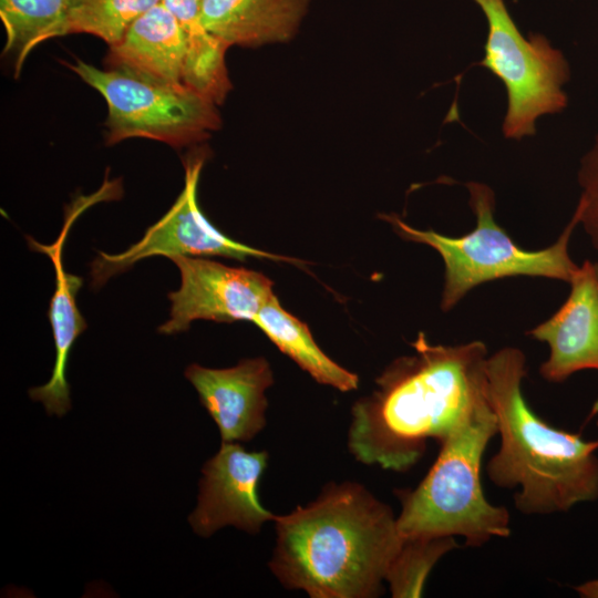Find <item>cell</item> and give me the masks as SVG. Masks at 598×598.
Returning a JSON list of instances; mask_svg holds the SVG:
<instances>
[{
    "label": "cell",
    "mask_w": 598,
    "mask_h": 598,
    "mask_svg": "<svg viewBox=\"0 0 598 598\" xmlns=\"http://www.w3.org/2000/svg\"><path fill=\"white\" fill-rule=\"evenodd\" d=\"M411 346L414 353L392 361L351 409L348 446L363 464L408 471L427 440L442 442L485 394L484 342L432 344L421 332Z\"/></svg>",
    "instance_id": "6da1fadb"
},
{
    "label": "cell",
    "mask_w": 598,
    "mask_h": 598,
    "mask_svg": "<svg viewBox=\"0 0 598 598\" xmlns=\"http://www.w3.org/2000/svg\"><path fill=\"white\" fill-rule=\"evenodd\" d=\"M274 523L271 573L312 598L380 596L403 542L392 508L357 482L330 483Z\"/></svg>",
    "instance_id": "7a4b0ae2"
},
{
    "label": "cell",
    "mask_w": 598,
    "mask_h": 598,
    "mask_svg": "<svg viewBox=\"0 0 598 598\" xmlns=\"http://www.w3.org/2000/svg\"><path fill=\"white\" fill-rule=\"evenodd\" d=\"M485 393L501 445L486 471L501 488H518L515 507L525 515L568 512L598 499V440L554 427L526 402V358L514 347L487 357Z\"/></svg>",
    "instance_id": "3957f363"
},
{
    "label": "cell",
    "mask_w": 598,
    "mask_h": 598,
    "mask_svg": "<svg viewBox=\"0 0 598 598\" xmlns=\"http://www.w3.org/2000/svg\"><path fill=\"white\" fill-rule=\"evenodd\" d=\"M497 422L486 393L440 442V453L413 489H396V516L402 538L461 536L465 546L481 547L511 535L509 512L489 503L483 492V454Z\"/></svg>",
    "instance_id": "277c9868"
},
{
    "label": "cell",
    "mask_w": 598,
    "mask_h": 598,
    "mask_svg": "<svg viewBox=\"0 0 598 598\" xmlns=\"http://www.w3.org/2000/svg\"><path fill=\"white\" fill-rule=\"evenodd\" d=\"M465 186L476 218L475 227L465 235L450 237L432 229L414 228L395 215L383 216L399 236L432 247L443 259V311L453 309L474 287L502 278L526 276L570 282L579 267L569 254L571 235L579 226L575 213L553 245L527 250L496 223L494 190L480 182H468Z\"/></svg>",
    "instance_id": "5b68a950"
},
{
    "label": "cell",
    "mask_w": 598,
    "mask_h": 598,
    "mask_svg": "<svg viewBox=\"0 0 598 598\" xmlns=\"http://www.w3.org/2000/svg\"><path fill=\"white\" fill-rule=\"evenodd\" d=\"M65 64L105 100L107 145L137 137L182 148L209 138L221 125L217 104L193 89L171 87L115 69H99L80 59Z\"/></svg>",
    "instance_id": "8992f818"
},
{
    "label": "cell",
    "mask_w": 598,
    "mask_h": 598,
    "mask_svg": "<svg viewBox=\"0 0 598 598\" xmlns=\"http://www.w3.org/2000/svg\"><path fill=\"white\" fill-rule=\"evenodd\" d=\"M473 1L488 25L484 56L476 64L498 78L507 93L503 135L516 141L533 136L540 116L567 107L563 86L570 78L568 62L545 35L530 32L524 38L504 0Z\"/></svg>",
    "instance_id": "52a82bcc"
},
{
    "label": "cell",
    "mask_w": 598,
    "mask_h": 598,
    "mask_svg": "<svg viewBox=\"0 0 598 598\" xmlns=\"http://www.w3.org/2000/svg\"><path fill=\"white\" fill-rule=\"evenodd\" d=\"M205 161L206 153L202 151L186 157L183 190L167 213L150 226L136 244L116 255L99 251L91 264L93 289L97 290L111 277L153 256H221L237 260L255 257L298 261L236 241L212 225L197 204V185Z\"/></svg>",
    "instance_id": "ba28073f"
},
{
    "label": "cell",
    "mask_w": 598,
    "mask_h": 598,
    "mask_svg": "<svg viewBox=\"0 0 598 598\" xmlns=\"http://www.w3.org/2000/svg\"><path fill=\"white\" fill-rule=\"evenodd\" d=\"M181 274V287L168 293L169 318L158 332L175 334L195 320L251 321L275 296L272 281L243 267H229L205 258H169Z\"/></svg>",
    "instance_id": "9c48e42d"
},
{
    "label": "cell",
    "mask_w": 598,
    "mask_h": 598,
    "mask_svg": "<svg viewBox=\"0 0 598 598\" xmlns=\"http://www.w3.org/2000/svg\"><path fill=\"white\" fill-rule=\"evenodd\" d=\"M268 463L266 451L248 452L236 442H223L219 451L203 466L198 503L189 515L193 530L208 537L233 525L257 534L277 515L259 502L257 487Z\"/></svg>",
    "instance_id": "30bf717a"
},
{
    "label": "cell",
    "mask_w": 598,
    "mask_h": 598,
    "mask_svg": "<svg viewBox=\"0 0 598 598\" xmlns=\"http://www.w3.org/2000/svg\"><path fill=\"white\" fill-rule=\"evenodd\" d=\"M121 193L118 181L105 183L90 196H80L65 209V217L59 237L44 245L27 236L31 250L47 255L53 265L55 289L51 298L48 317L51 323L55 361L49 381L29 390L33 401L43 403L49 415L63 416L71 408L70 385L66 381V365L71 348L78 337L86 329V322L76 306V293L83 279L65 271L62 261L63 245L75 219L90 206L101 200L117 199Z\"/></svg>",
    "instance_id": "8fae6325"
},
{
    "label": "cell",
    "mask_w": 598,
    "mask_h": 598,
    "mask_svg": "<svg viewBox=\"0 0 598 598\" xmlns=\"http://www.w3.org/2000/svg\"><path fill=\"white\" fill-rule=\"evenodd\" d=\"M570 292L559 309L527 334L549 348L539 374L561 383L573 374L598 371V262L585 260L569 282Z\"/></svg>",
    "instance_id": "7c38bea8"
},
{
    "label": "cell",
    "mask_w": 598,
    "mask_h": 598,
    "mask_svg": "<svg viewBox=\"0 0 598 598\" xmlns=\"http://www.w3.org/2000/svg\"><path fill=\"white\" fill-rule=\"evenodd\" d=\"M185 377L217 424L223 442L250 441L265 427V392L274 383L265 358L245 359L226 369L193 363L186 368Z\"/></svg>",
    "instance_id": "4fadbf2b"
},
{
    "label": "cell",
    "mask_w": 598,
    "mask_h": 598,
    "mask_svg": "<svg viewBox=\"0 0 598 598\" xmlns=\"http://www.w3.org/2000/svg\"><path fill=\"white\" fill-rule=\"evenodd\" d=\"M186 60L185 35L174 16L158 3L109 47L105 68L171 87H188Z\"/></svg>",
    "instance_id": "5bb4252c"
},
{
    "label": "cell",
    "mask_w": 598,
    "mask_h": 598,
    "mask_svg": "<svg viewBox=\"0 0 598 598\" xmlns=\"http://www.w3.org/2000/svg\"><path fill=\"white\" fill-rule=\"evenodd\" d=\"M312 0H203L206 30L227 48H258L292 40Z\"/></svg>",
    "instance_id": "9a60e30c"
},
{
    "label": "cell",
    "mask_w": 598,
    "mask_h": 598,
    "mask_svg": "<svg viewBox=\"0 0 598 598\" xmlns=\"http://www.w3.org/2000/svg\"><path fill=\"white\" fill-rule=\"evenodd\" d=\"M252 322L317 382L343 392L358 388L359 377L330 359L313 340L308 326L286 311L276 296Z\"/></svg>",
    "instance_id": "2e32d148"
},
{
    "label": "cell",
    "mask_w": 598,
    "mask_h": 598,
    "mask_svg": "<svg viewBox=\"0 0 598 598\" xmlns=\"http://www.w3.org/2000/svg\"><path fill=\"white\" fill-rule=\"evenodd\" d=\"M202 1L161 0V3L174 16L186 39L185 85L218 105L231 89L225 58L229 48L206 30Z\"/></svg>",
    "instance_id": "e0dca14e"
},
{
    "label": "cell",
    "mask_w": 598,
    "mask_h": 598,
    "mask_svg": "<svg viewBox=\"0 0 598 598\" xmlns=\"http://www.w3.org/2000/svg\"><path fill=\"white\" fill-rule=\"evenodd\" d=\"M73 0H0L6 31L3 54L12 59L18 78L24 61L40 43L68 35Z\"/></svg>",
    "instance_id": "ac0fdd59"
},
{
    "label": "cell",
    "mask_w": 598,
    "mask_h": 598,
    "mask_svg": "<svg viewBox=\"0 0 598 598\" xmlns=\"http://www.w3.org/2000/svg\"><path fill=\"white\" fill-rule=\"evenodd\" d=\"M458 546L454 536L403 538L385 576L392 597H421L434 565Z\"/></svg>",
    "instance_id": "d6986e66"
},
{
    "label": "cell",
    "mask_w": 598,
    "mask_h": 598,
    "mask_svg": "<svg viewBox=\"0 0 598 598\" xmlns=\"http://www.w3.org/2000/svg\"><path fill=\"white\" fill-rule=\"evenodd\" d=\"M161 0H73L69 33H85L116 44L130 27Z\"/></svg>",
    "instance_id": "ffe728a7"
},
{
    "label": "cell",
    "mask_w": 598,
    "mask_h": 598,
    "mask_svg": "<svg viewBox=\"0 0 598 598\" xmlns=\"http://www.w3.org/2000/svg\"><path fill=\"white\" fill-rule=\"evenodd\" d=\"M578 183L580 196L574 213L598 251V135L580 161Z\"/></svg>",
    "instance_id": "44dd1931"
},
{
    "label": "cell",
    "mask_w": 598,
    "mask_h": 598,
    "mask_svg": "<svg viewBox=\"0 0 598 598\" xmlns=\"http://www.w3.org/2000/svg\"><path fill=\"white\" fill-rule=\"evenodd\" d=\"M581 598H598V579H591L574 587Z\"/></svg>",
    "instance_id": "7402d4cb"
}]
</instances>
